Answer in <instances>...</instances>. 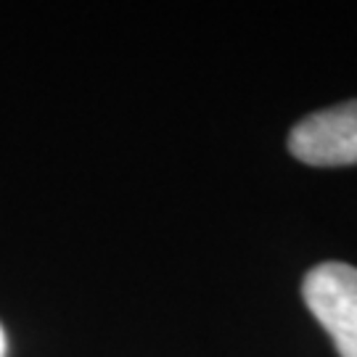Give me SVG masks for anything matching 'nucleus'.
<instances>
[{"mask_svg": "<svg viewBox=\"0 0 357 357\" xmlns=\"http://www.w3.org/2000/svg\"><path fill=\"white\" fill-rule=\"evenodd\" d=\"M302 296L342 357H357V268L323 262L305 275Z\"/></svg>", "mask_w": 357, "mask_h": 357, "instance_id": "nucleus-1", "label": "nucleus"}, {"mask_svg": "<svg viewBox=\"0 0 357 357\" xmlns=\"http://www.w3.org/2000/svg\"><path fill=\"white\" fill-rule=\"evenodd\" d=\"M291 153L312 167H342L357 162V101L305 116L289 138Z\"/></svg>", "mask_w": 357, "mask_h": 357, "instance_id": "nucleus-2", "label": "nucleus"}, {"mask_svg": "<svg viewBox=\"0 0 357 357\" xmlns=\"http://www.w3.org/2000/svg\"><path fill=\"white\" fill-rule=\"evenodd\" d=\"M0 357H6V333L0 328Z\"/></svg>", "mask_w": 357, "mask_h": 357, "instance_id": "nucleus-3", "label": "nucleus"}]
</instances>
